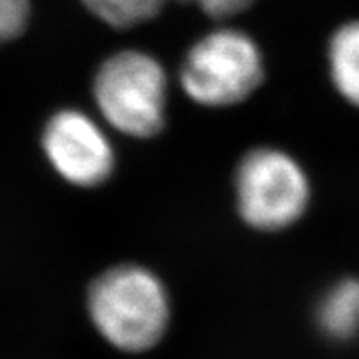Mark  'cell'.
Returning a JSON list of instances; mask_svg holds the SVG:
<instances>
[{
	"mask_svg": "<svg viewBox=\"0 0 359 359\" xmlns=\"http://www.w3.org/2000/svg\"><path fill=\"white\" fill-rule=\"evenodd\" d=\"M88 314L109 345L137 354L154 348L166 334L170 297L154 272L139 264H118L91 283Z\"/></svg>",
	"mask_w": 359,
	"mask_h": 359,
	"instance_id": "1",
	"label": "cell"
},
{
	"mask_svg": "<svg viewBox=\"0 0 359 359\" xmlns=\"http://www.w3.org/2000/svg\"><path fill=\"white\" fill-rule=\"evenodd\" d=\"M93 99L109 126L128 137L148 139L164 128L168 77L150 53L118 51L97 69Z\"/></svg>",
	"mask_w": 359,
	"mask_h": 359,
	"instance_id": "2",
	"label": "cell"
},
{
	"mask_svg": "<svg viewBox=\"0 0 359 359\" xmlns=\"http://www.w3.org/2000/svg\"><path fill=\"white\" fill-rule=\"evenodd\" d=\"M263 53L250 35L219 27L191 46L181 64V88L206 108L236 106L261 86Z\"/></svg>",
	"mask_w": 359,
	"mask_h": 359,
	"instance_id": "3",
	"label": "cell"
},
{
	"mask_svg": "<svg viewBox=\"0 0 359 359\" xmlns=\"http://www.w3.org/2000/svg\"><path fill=\"white\" fill-rule=\"evenodd\" d=\"M236 205L248 226L278 232L299 221L309 208L310 182L292 155L255 148L236 170Z\"/></svg>",
	"mask_w": 359,
	"mask_h": 359,
	"instance_id": "4",
	"label": "cell"
},
{
	"mask_svg": "<svg viewBox=\"0 0 359 359\" xmlns=\"http://www.w3.org/2000/svg\"><path fill=\"white\" fill-rule=\"evenodd\" d=\"M42 150L55 172L73 187H100L114 173V146L95 118L81 109L51 115L42 132Z\"/></svg>",
	"mask_w": 359,
	"mask_h": 359,
	"instance_id": "5",
	"label": "cell"
},
{
	"mask_svg": "<svg viewBox=\"0 0 359 359\" xmlns=\"http://www.w3.org/2000/svg\"><path fill=\"white\" fill-rule=\"evenodd\" d=\"M319 330L334 341H352L359 336V279L336 283L318 305Z\"/></svg>",
	"mask_w": 359,
	"mask_h": 359,
	"instance_id": "6",
	"label": "cell"
},
{
	"mask_svg": "<svg viewBox=\"0 0 359 359\" xmlns=\"http://www.w3.org/2000/svg\"><path fill=\"white\" fill-rule=\"evenodd\" d=\"M327 57L337 93L359 108V20L337 27L328 42Z\"/></svg>",
	"mask_w": 359,
	"mask_h": 359,
	"instance_id": "7",
	"label": "cell"
},
{
	"mask_svg": "<svg viewBox=\"0 0 359 359\" xmlns=\"http://www.w3.org/2000/svg\"><path fill=\"white\" fill-rule=\"evenodd\" d=\"M90 13L95 15L99 20L117 29L139 26L148 22L168 0H81Z\"/></svg>",
	"mask_w": 359,
	"mask_h": 359,
	"instance_id": "8",
	"label": "cell"
},
{
	"mask_svg": "<svg viewBox=\"0 0 359 359\" xmlns=\"http://www.w3.org/2000/svg\"><path fill=\"white\" fill-rule=\"evenodd\" d=\"M29 0H0V46L20 36L29 22Z\"/></svg>",
	"mask_w": 359,
	"mask_h": 359,
	"instance_id": "9",
	"label": "cell"
},
{
	"mask_svg": "<svg viewBox=\"0 0 359 359\" xmlns=\"http://www.w3.org/2000/svg\"><path fill=\"white\" fill-rule=\"evenodd\" d=\"M194 4L212 18H228L250 8L254 0H182Z\"/></svg>",
	"mask_w": 359,
	"mask_h": 359,
	"instance_id": "10",
	"label": "cell"
}]
</instances>
